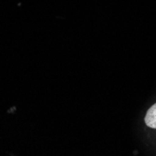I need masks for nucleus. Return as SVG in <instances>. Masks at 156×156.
I'll return each mask as SVG.
<instances>
[{
  "instance_id": "1",
  "label": "nucleus",
  "mask_w": 156,
  "mask_h": 156,
  "mask_svg": "<svg viewBox=\"0 0 156 156\" xmlns=\"http://www.w3.org/2000/svg\"><path fill=\"white\" fill-rule=\"evenodd\" d=\"M145 123L150 128L156 129V103L152 105L147 111V114L145 116Z\"/></svg>"
}]
</instances>
